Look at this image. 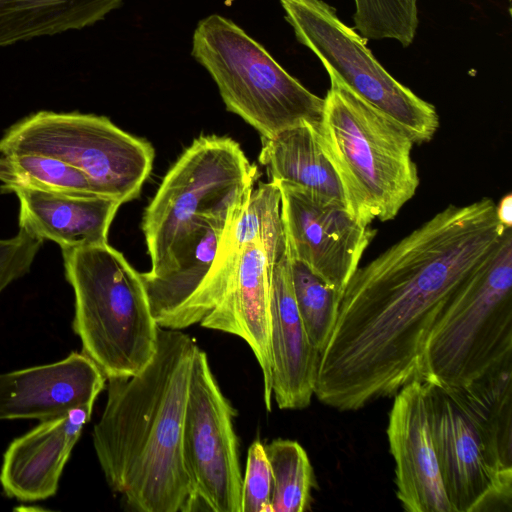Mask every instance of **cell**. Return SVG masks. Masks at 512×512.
<instances>
[{"mask_svg": "<svg viewBox=\"0 0 512 512\" xmlns=\"http://www.w3.org/2000/svg\"><path fill=\"white\" fill-rule=\"evenodd\" d=\"M509 228L492 199L451 204L358 268L320 354L318 399L355 411L417 378L426 340L449 297Z\"/></svg>", "mask_w": 512, "mask_h": 512, "instance_id": "1", "label": "cell"}, {"mask_svg": "<svg viewBox=\"0 0 512 512\" xmlns=\"http://www.w3.org/2000/svg\"><path fill=\"white\" fill-rule=\"evenodd\" d=\"M198 345L159 327L156 352L130 377H110L92 432L110 489L138 512H186L192 487L183 459V425Z\"/></svg>", "mask_w": 512, "mask_h": 512, "instance_id": "2", "label": "cell"}, {"mask_svg": "<svg viewBox=\"0 0 512 512\" xmlns=\"http://www.w3.org/2000/svg\"><path fill=\"white\" fill-rule=\"evenodd\" d=\"M61 251L83 353L106 378L139 373L156 352L159 330L140 273L108 242Z\"/></svg>", "mask_w": 512, "mask_h": 512, "instance_id": "3", "label": "cell"}, {"mask_svg": "<svg viewBox=\"0 0 512 512\" xmlns=\"http://www.w3.org/2000/svg\"><path fill=\"white\" fill-rule=\"evenodd\" d=\"M324 98L317 133L347 193L351 213L363 224L392 220L415 195L414 141L398 124L336 79Z\"/></svg>", "mask_w": 512, "mask_h": 512, "instance_id": "4", "label": "cell"}, {"mask_svg": "<svg viewBox=\"0 0 512 512\" xmlns=\"http://www.w3.org/2000/svg\"><path fill=\"white\" fill-rule=\"evenodd\" d=\"M512 360V228L449 297L417 379L462 387Z\"/></svg>", "mask_w": 512, "mask_h": 512, "instance_id": "5", "label": "cell"}, {"mask_svg": "<svg viewBox=\"0 0 512 512\" xmlns=\"http://www.w3.org/2000/svg\"><path fill=\"white\" fill-rule=\"evenodd\" d=\"M191 54L216 83L226 109L261 137L320 122L324 98L305 88L232 20L218 14L200 20Z\"/></svg>", "mask_w": 512, "mask_h": 512, "instance_id": "6", "label": "cell"}, {"mask_svg": "<svg viewBox=\"0 0 512 512\" xmlns=\"http://www.w3.org/2000/svg\"><path fill=\"white\" fill-rule=\"evenodd\" d=\"M258 172L240 145L226 136H200L164 176L146 207L142 231L159 272L195 225L204 219H228L254 188Z\"/></svg>", "mask_w": 512, "mask_h": 512, "instance_id": "7", "label": "cell"}, {"mask_svg": "<svg viewBox=\"0 0 512 512\" xmlns=\"http://www.w3.org/2000/svg\"><path fill=\"white\" fill-rule=\"evenodd\" d=\"M0 154H37L81 171L100 196L121 204L137 198L155 151L109 118L80 112L38 111L9 127Z\"/></svg>", "mask_w": 512, "mask_h": 512, "instance_id": "8", "label": "cell"}, {"mask_svg": "<svg viewBox=\"0 0 512 512\" xmlns=\"http://www.w3.org/2000/svg\"><path fill=\"white\" fill-rule=\"evenodd\" d=\"M296 39L320 60L330 78L401 126L414 143L428 142L439 127L435 107L396 80L323 0H280Z\"/></svg>", "mask_w": 512, "mask_h": 512, "instance_id": "9", "label": "cell"}, {"mask_svg": "<svg viewBox=\"0 0 512 512\" xmlns=\"http://www.w3.org/2000/svg\"><path fill=\"white\" fill-rule=\"evenodd\" d=\"M235 411L222 393L207 354L198 348L183 425V459L192 492L186 512H242L243 476Z\"/></svg>", "mask_w": 512, "mask_h": 512, "instance_id": "10", "label": "cell"}, {"mask_svg": "<svg viewBox=\"0 0 512 512\" xmlns=\"http://www.w3.org/2000/svg\"><path fill=\"white\" fill-rule=\"evenodd\" d=\"M276 183L288 255L304 263L341 298L376 231L345 207Z\"/></svg>", "mask_w": 512, "mask_h": 512, "instance_id": "11", "label": "cell"}, {"mask_svg": "<svg viewBox=\"0 0 512 512\" xmlns=\"http://www.w3.org/2000/svg\"><path fill=\"white\" fill-rule=\"evenodd\" d=\"M426 383L429 418L440 474L452 512L511 504L512 483L490 468L479 434L449 389Z\"/></svg>", "mask_w": 512, "mask_h": 512, "instance_id": "12", "label": "cell"}, {"mask_svg": "<svg viewBox=\"0 0 512 512\" xmlns=\"http://www.w3.org/2000/svg\"><path fill=\"white\" fill-rule=\"evenodd\" d=\"M387 437L402 507L408 512H452L441 479L424 381L414 378L395 394Z\"/></svg>", "mask_w": 512, "mask_h": 512, "instance_id": "13", "label": "cell"}, {"mask_svg": "<svg viewBox=\"0 0 512 512\" xmlns=\"http://www.w3.org/2000/svg\"><path fill=\"white\" fill-rule=\"evenodd\" d=\"M106 376L85 353L0 374V420L46 421L94 406Z\"/></svg>", "mask_w": 512, "mask_h": 512, "instance_id": "14", "label": "cell"}, {"mask_svg": "<svg viewBox=\"0 0 512 512\" xmlns=\"http://www.w3.org/2000/svg\"><path fill=\"white\" fill-rule=\"evenodd\" d=\"M270 351L271 388L278 407L309 406L320 353L311 344L298 312L287 251L270 274Z\"/></svg>", "mask_w": 512, "mask_h": 512, "instance_id": "15", "label": "cell"}, {"mask_svg": "<svg viewBox=\"0 0 512 512\" xmlns=\"http://www.w3.org/2000/svg\"><path fill=\"white\" fill-rule=\"evenodd\" d=\"M272 264L260 239L243 250L228 288L200 325L242 338L251 348L263 377V397L271 410L270 274Z\"/></svg>", "mask_w": 512, "mask_h": 512, "instance_id": "16", "label": "cell"}, {"mask_svg": "<svg viewBox=\"0 0 512 512\" xmlns=\"http://www.w3.org/2000/svg\"><path fill=\"white\" fill-rule=\"evenodd\" d=\"M93 406L75 408L15 438L7 447L0 469V484L9 497L21 501L54 496L70 454L89 422Z\"/></svg>", "mask_w": 512, "mask_h": 512, "instance_id": "17", "label": "cell"}, {"mask_svg": "<svg viewBox=\"0 0 512 512\" xmlns=\"http://www.w3.org/2000/svg\"><path fill=\"white\" fill-rule=\"evenodd\" d=\"M281 194L276 182H261L227 224L208 276L195 302L192 325L200 323L220 302L245 247L260 239L273 265L285 252L280 214Z\"/></svg>", "mask_w": 512, "mask_h": 512, "instance_id": "18", "label": "cell"}, {"mask_svg": "<svg viewBox=\"0 0 512 512\" xmlns=\"http://www.w3.org/2000/svg\"><path fill=\"white\" fill-rule=\"evenodd\" d=\"M233 216L202 220L175 249L162 270L154 274L140 273L152 315L159 327L182 330L192 326L195 302L208 276L221 236Z\"/></svg>", "mask_w": 512, "mask_h": 512, "instance_id": "19", "label": "cell"}, {"mask_svg": "<svg viewBox=\"0 0 512 512\" xmlns=\"http://www.w3.org/2000/svg\"><path fill=\"white\" fill-rule=\"evenodd\" d=\"M19 229L61 249L108 242L110 225L122 205L99 195H71L16 189Z\"/></svg>", "mask_w": 512, "mask_h": 512, "instance_id": "20", "label": "cell"}, {"mask_svg": "<svg viewBox=\"0 0 512 512\" xmlns=\"http://www.w3.org/2000/svg\"><path fill=\"white\" fill-rule=\"evenodd\" d=\"M259 162L270 181L291 185L351 212L344 185L320 144L317 125L305 122L273 137H261Z\"/></svg>", "mask_w": 512, "mask_h": 512, "instance_id": "21", "label": "cell"}, {"mask_svg": "<svg viewBox=\"0 0 512 512\" xmlns=\"http://www.w3.org/2000/svg\"><path fill=\"white\" fill-rule=\"evenodd\" d=\"M470 417L494 473L512 483V360L462 387H445Z\"/></svg>", "mask_w": 512, "mask_h": 512, "instance_id": "22", "label": "cell"}, {"mask_svg": "<svg viewBox=\"0 0 512 512\" xmlns=\"http://www.w3.org/2000/svg\"><path fill=\"white\" fill-rule=\"evenodd\" d=\"M122 1L0 0V48L91 26Z\"/></svg>", "mask_w": 512, "mask_h": 512, "instance_id": "23", "label": "cell"}, {"mask_svg": "<svg viewBox=\"0 0 512 512\" xmlns=\"http://www.w3.org/2000/svg\"><path fill=\"white\" fill-rule=\"evenodd\" d=\"M0 183L1 193L34 189L71 195H99L78 169L37 154H0Z\"/></svg>", "mask_w": 512, "mask_h": 512, "instance_id": "24", "label": "cell"}, {"mask_svg": "<svg viewBox=\"0 0 512 512\" xmlns=\"http://www.w3.org/2000/svg\"><path fill=\"white\" fill-rule=\"evenodd\" d=\"M264 448L272 471V512L308 510L314 478L304 448L285 439H275Z\"/></svg>", "mask_w": 512, "mask_h": 512, "instance_id": "25", "label": "cell"}, {"mask_svg": "<svg viewBox=\"0 0 512 512\" xmlns=\"http://www.w3.org/2000/svg\"><path fill=\"white\" fill-rule=\"evenodd\" d=\"M290 263L299 315L311 344L321 354L333 332L341 298L304 263L293 258Z\"/></svg>", "mask_w": 512, "mask_h": 512, "instance_id": "26", "label": "cell"}, {"mask_svg": "<svg viewBox=\"0 0 512 512\" xmlns=\"http://www.w3.org/2000/svg\"><path fill=\"white\" fill-rule=\"evenodd\" d=\"M418 0H354L355 29L367 40L393 39L409 46L418 28Z\"/></svg>", "mask_w": 512, "mask_h": 512, "instance_id": "27", "label": "cell"}, {"mask_svg": "<svg viewBox=\"0 0 512 512\" xmlns=\"http://www.w3.org/2000/svg\"><path fill=\"white\" fill-rule=\"evenodd\" d=\"M272 471L264 445L255 440L247 452L242 483V512H272Z\"/></svg>", "mask_w": 512, "mask_h": 512, "instance_id": "28", "label": "cell"}, {"mask_svg": "<svg viewBox=\"0 0 512 512\" xmlns=\"http://www.w3.org/2000/svg\"><path fill=\"white\" fill-rule=\"evenodd\" d=\"M43 242L21 229L13 237L0 239V294L30 272Z\"/></svg>", "mask_w": 512, "mask_h": 512, "instance_id": "29", "label": "cell"}, {"mask_svg": "<svg viewBox=\"0 0 512 512\" xmlns=\"http://www.w3.org/2000/svg\"><path fill=\"white\" fill-rule=\"evenodd\" d=\"M496 214L499 221L505 227H512V196L505 195L498 204H496Z\"/></svg>", "mask_w": 512, "mask_h": 512, "instance_id": "30", "label": "cell"}]
</instances>
